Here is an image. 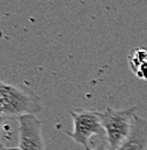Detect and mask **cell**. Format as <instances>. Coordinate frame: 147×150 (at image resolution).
Returning <instances> with one entry per match:
<instances>
[{
    "label": "cell",
    "instance_id": "obj_1",
    "mask_svg": "<svg viewBox=\"0 0 147 150\" xmlns=\"http://www.w3.org/2000/svg\"><path fill=\"white\" fill-rule=\"evenodd\" d=\"M39 97L26 88L0 82V112L2 117H21L41 112Z\"/></svg>",
    "mask_w": 147,
    "mask_h": 150
},
{
    "label": "cell",
    "instance_id": "obj_2",
    "mask_svg": "<svg viewBox=\"0 0 147 150\" xmlns=\"http://www.w3.org/2000/svg\"><path fill=\"white\" fill-rule=\"evenodd\" d=\"M137 110L138 106L134 105L122 110L107 108L98 112L110 150L117 149L130 135Z\"/></svg>",
    "mask_w": 147,
    "mask_h": 150
},
{
    "label": "cell",
    "instance_id": "obj_3",
    "mask_svg": "<svg viewBox=\"0 0 147 150\" xmlns=\"http://www.w3.org/2000/svg\"><path fill=\"white\" fill-rule=\"evenodd\" d=\"M70 113L73 120V132L65 133L83 148L89 147V141L93 136H101L106 134L97 111L73 110Z\"/></svg>",
    "mask_w": 147,
    "mask_h": 150
},
{
    "label": "cell",
    "instance_id": "obj_4",
    "mask_svg": "<svg viewBox=\"0 0 147 150\" xmlns=\"http://www.w3.org/2000/svg\"><path fill=\"white\" fill-rule=\"evenodd\" d=\"M19 148L21 150H45L42 122L35 114L19 117Z\"/></svg>",
    "mask_w": 147,
    "mask_h": 150
},
{
    "label": "cell",
    "instance_id": "obj_5",
    "mask_svg": "<svg viewBox=\"0 0 147 150\" xmlns=\"http://www.w3.org/2000/svg\"><path fill=\"white\" fill-rule=\"evenodd\" d=\"M116 150H147V121L136 114L126 140Z\"/></svg>",
    "mask_w": 147,
    "mask_h": 150
},
{
    "label": "cell",
    "instance_id": "obj_6",
    "mask_svg": "<svg viewBox=\"0 0 147 150\" xmlns=\"http://www.w3.org/2000/svg\"><path fill=\"white\" fill-rule=\"evenodd\" d=\"M145 62H147V51L145 49H138L129 57L130 68L134 74L137 73L138 68Z\"/></svg>",
    "mask_w": 147,
    "mask_h": 150
},
{
    "label": "cell",
    "instance_id": "obj_7",
    "mask_svg": "<svg viewBox=\"0 0 147 150\" xmlns=\"http://www.w3.org/2000/svg\"><path fill=\"white\" fill-rule=\"evenodd\" d=\"M136 75H137L139 79H141V80H144V81H147V62L143 64V65L138 68Z\"/></svg>",
    "mask_w": 147,
    "mask_h": 150
},
{
    "label": "cell",
    "instance_id": "obj_8",
    "mask_svg": "<svg viewBox=\"0 0 147 150\" xmlns=\"http://www.w3.org/2000/svg\"><path fill=\"white\" fill-rule=\"evenodd\" d=\"M85 150H108L103 144H100L97 148H91V147H87V148H85Z\"/></svg>",
    "mask_w": 147,
    "mask_h": 150
},
{
    "label": "cell",
    "instance_id": "obj_9",
    "mask_svg": "<svg viewBox=\"0 0 147 150\" xmlns=\"http://www.w3.org/2000/svg\"><path fill=\"white\" fill-rule=\"evenodd\" d=\"M1 150H21L20 149V148H6V147H2V148H1Z\"/></svg>",
    "mask_w": 147,
    "mask_h": 150
}]
</instances>
